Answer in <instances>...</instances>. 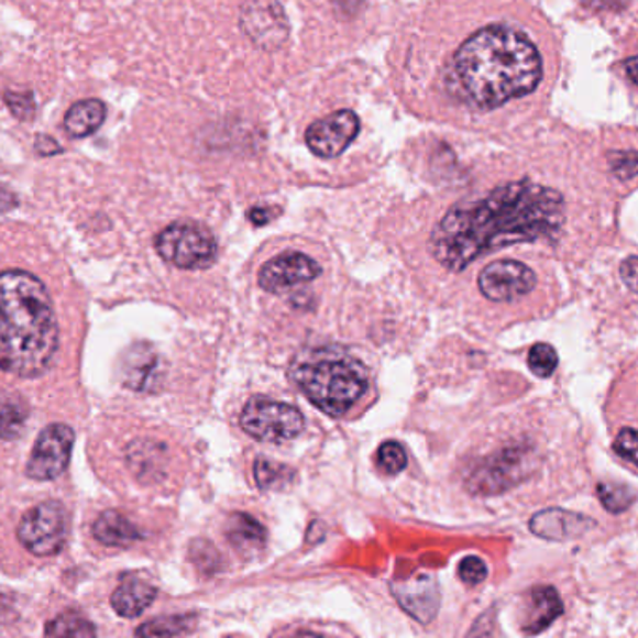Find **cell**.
I'll use <instances>...</instances> for the list:
<instances>
[{
	"instance_id": "obj_1",
	"label": "cell",
	"mask_w": 638,
	"mask_h": 638,
	"mask_svg": "<svg viewBox=\"0 0 638 638\" xmlns=\"http://www.w3.org/2000/svg\"><path fill=\"white\" fill-rule=\"evenodd\" d=\"M564 221V197L559 190L530 179L512 182L480 200L452 206L431 232L430 252L444 270L460 273L490 252L554 240Z\"/></svg>"
},
{
	"instance_id": "obj_2",
	"label": "cell",
	"mask_w": 638,
	"mask_h": 638,
	"mask_svg": "<svg viewBox=\"0 0 638 638\" xmlns=\"http://www.w3.org/2000/svg\"><path fill=\"white\" fill-rule=\"evenodd\" d=\"M541 74L540 53L527 34L492 25L461 44L450 68L449 88L461 101L492 111L535 92Z\"/></svg>"
},
{
	"instance_id": "obj_3",
	"label": "cell",
	"mask_w": 638,
	"mask_h": 638,
	"mask_svg": "<svg viewBox=\"0 0 638 638\" xmlns=\"http://www.w3.org/2000/svg\"><path fill=\"white\" fill-rule=\"evenodd\" d=\"M61 329L45 284L26 271L0 273V370L44 374L55 361Z\"/></svg>"
},
{
	"instance_id": "obj_4",
	"label": "cell",
	"mask_w": 638,
	"mask_h": 638,
	"mask_svg": "<svg viewBox=\"0 0 638 638\" xmlns=\"http://www.w3.org/2000/svg\"><path fill=\"white\" fill-rule=\"evenodd\" d=\"M289 380L329 417H344L369 391V370L350 351L334 345L301 350L292 359Z\"/></svg>"
},
{
	"instance_id": "obj_5",
	"label": "cell",
	"mask_w": 638,
	"mask_h": 638,
	"mask_svg": "<svg viewBox=\"0 0 638 638\" xmlns=\"http://www.w3.org/2000/svg\"><path fill=\"white\" fill-rule=\"evenodd\" d=\"M155 251L179 270H206L216 262L217 240L200 222L178 221L155 238Z\"/></svg>"
},
{
	"instance_id": "obj_6",
	"label": "cell",
	"mask_w": 638,
	"mask_h": 638,
	"mask_svg": "<svg viewBox=\"0 0 638 638\" xmlns=\"http://www.w3.org/2000/svg\"><path fill=\"white\" fill-rule=\"evenodd\" d=\"M241 430L260 442H288L305 430V417L297 407L278 399L252 396L240 415Z\"/></svg>"
},
{
	"instance_id": "obj_7",
	"label": "cell",
	"mask_w": 638,
	"mask_h": 638,
	"mask_svg": "<svg viewBox=\"0 0 638 638\" xmlns=\"http://www.w3.org/2000/svg\"><path fill=\"white\" fill-rule=\"evenodd\" d=\"M18 538L36 557H55L68 540V514L61 503L47 501L29 509L18 527Z\"/></svg>"
},
{
	"instance_id": "obj_8",
	"label": "cell",
	"mask_w": 638,
	"mask_h": 638,
	"mask_svg": "<svg viewBox=\"0 0 638 638\" xmlns=\"http://www.w3.org/2000/svg\"><path fill=\"white\" fill-rule=\"evenodd\" d=\"M532 469V452L522 447L501 450L474 466L466 476L465 487L473 495H498L527 479Z\"/></svg>"
},
{
	"instance_id": "obj_9",
	"label": "cell",
	"mask_w": 638,
	"mask_h": 638,
	"mask_svg": "<svg viewBox=\"0 0 638 638\" xmlns=\"http://www.w3.org/2000/svg\"><path fill=\"white\" fill-rule=\"evenodd\" d=\"M75 433L66 424H51L40 436L26 463L29 479L47 482L68 469L74 450Z\"/></svg>"
},
{
	"instance_id": "obj_10",
	"label": "cell",
	"mask_w": 638,
	"mask_h": 638,
	"mask_svg": "<svg viewBox=\"0 0 638 638\" xmlns=\"http://www.w3.org/2000/svg\"><path fill=\"white\" fill-rule=\"evenodd\" d=\"M241 29L260 50H280L289 36V23L276 0H249L241 8Z\"/></svg>"
},
{
	"instance_id": "obj_11",
	"label": "cell",
	"mask_w": 638,
	"mask_h": 638,
	"mask_svg": "<svg viewBox=\"0 0 638 638\" xmlns=\"http://www.w3.org/2000/svg\"><path fill=\"white\" fill-rule=\"evenodd\" d=\"M536 286L535 271L517 260H497L485 265L479 276V288L485 299L512 302L530 294Z\"/></svg>"
},
{
	"instance_id": "obj_12",
	"label": "cell",
	"mask_w": 638,
	"mask_h": 638,
	"mask_svg": "<svg viewBox=\"0 0 638 638\" xmlns=\"http://www.w3.org/2000/svg\"><path fill=\"white\" fill-rule=\"evenodd\" d=\"M361 131V120L355 112L342 109L310 123L305 141L310 152L321 160H334L344 154Z\"/></svg>"
},
{
	"instance_id": "obj_13",
	"label": "cell",
	"mask_w": 638,
	"mask_h": 638,
	"mask_svg": "<svg viewBox=\"0 0 638 638\" xmlns=\"http://www.w3.org/2000/svg\"><path fill=\"white\" fill-rule=\"evenodd\" d=\"M321 275L318 262L305 252L289 251L265 262L258 273V286L267 294H283L299 284L312 283Z\"/></svg>"
},
{
	"instance_id": "obj_14",
	"label": "cell",
	"mask_w": 638,
	"mask_h": 638,
	"mask_svg": "<svg viewBox=\"0 0 638 638\" xmlns=\"http://www.w3.org/2000/svg\"><path fill=\"white\" fill-rule=\"evenodd\" d=\"M394 597L399 607L404 608L413 620L428 626L436 620L441 607V594L436 579L428 573H420L417 578L393 581L391 584Z\"/></svg>"
},
{
	"instance_id": "obj_15",
	"label": "cell",
	"mask_w": 638,
	"mask_h": 638,
	"mask_svg": "<svg viewBox=\"0 0 638 638\" xmlns=\"http://www.w3.org/2000/svg\"><path fill=\"white\" fill-rule=\"evenodd\" d=\"M594 528V521L568 509L551 508L538 512L530 519V532L543 540L564 541L586 535Z\"/></svg>"
},
{
	"instance_id": "obj_16",
	"label": "cell",
	"mask_w": 638,
	"mask_h": 638,
	"mask_svg": "<svg viewBox=\"0 0 638 638\" xmlns=\"http://www.w3.org/2000/svg\"><path fill=\"white\" fill-rule=\"evenodd\" d=\"M562 613H564V603L560 600L557 590L552 586H540V588L532 590L530 608H528L522 631L525 635H538V632L546 631L552 622L562 616Z\"/></svg>"
},
{
	"instance_id": "obj_17",
	"label": "cell",
	"mask_w": 638,
	"mask_h": 638,
	"mask_svg": "<svg viewBox=\"0 0 638 638\" xmlns=\"http://www.w3.org/2000/svg\"><path fill=\"white\" fill-rule=\"evenodd\" d=\"M92 532L107 547H130L142 540L141 530L117 509L103 512L94 522Z\"/></svg>"
},
{
	"instance_id": "obj_18",
	"label": "cell",
	"mask_w": 638,
	"mask_h": 638,
	"mask_svg": "<svg viewBox=\"0 0 638 638\" xmlns=\"http://www.w3.org/2000/svg\"><path fill=\"white\" fill-rule=\"evenodd\" d=\"M227 540L232 543L235 551L258 552L265 547L267 541V530L264 525L243 512H235L228 517L227 527H224Z\"/></svg>"
},
{
	"instance_id": "obj_19",
	"label": "cell",
	"mask_w": 638,
	"mask_h": 638,
	"mask_svg": "<svg viewBox=\"0 0 638 638\" xmlns=\"http://www.w3.org/2000/svg\"><path fill=\"white\" fill-rule=\"evenodd\" d=\"M157 590L146 581H123L111 595V605L122 618H136L155 602Z\"/></svg>"
},
{
	"instance_id": "obj_20",
	"label": "cell",
	"mask_w": 638,
	"mask_h": 638,
	"mask_svg": "<svg viewBox=\"0 0 638 638\" xmlns=\"http://www.w3.org/2000/svg\"><path fill=\"white\" fill-rule=\"evenodd\" d=\"M166 450L154 441L131 442L128 449V463L136 479L142 482H154L165 473Z\"/></svg>"
},
{
	"instance_id": "obj_21",
	"label": "cell",
	"mask_w": 638,
	"mask_h": 638,
	"mask_svg": "<svg viewBox=\"0 0 638 638\" xmlns=\"http://www.w3.org/2000/svg\"><path fill=\"white\" fill-rule=\"evenodd\" d=\"M107 107L99 99H82L69 107L64 118V130L74 139H85L103 125Z\"/></svg>"
},
{
	"instance_id": "obj_22",
	"label": "cell",
	"mask_w": 638,
	"mask_h": 638,
	"mask_svg": "<svg viewBox=\"0 0 638 638\" xmlns=\"http://www.w3.org/2000/svg\"><path fill=\"white\" fill-rule=\"evenodd\" d=\"M197 614H174V616H161L154 620L142 624L136 629L133 638H178L184 632L190 631L197 626Z\"/></svg>"
},
{
	"instance_id": "obj_23",
	"label": "cell",
	"mask_w": 638,
	"mask_h": 638,
	"mask_svg": "<svg viewBox=\"0 0 638 638\" xmlns=\"http://www.w3.org/2000/svg\"><path fill=\"white\" fill-rule=\"evenodd\" d=\"M45 638H98V632L82 614L68 610L47 622Z\"/></svg>"
},
{
	"instance_id": "obj_24",
	"label": "cell",
	"mask_w": 638,
	"mask_h": 638,
	"mask_svg": "<svg viewBox=\"0 0 638 638\" xmlns=\"http://www.w3.org/2000/svg\"><path fill=\"white\" fill-rule=\"evenodd\" d=\"M157 375V355L150 350L131 351L125 383L135 391H147Z\"/></svg>"
},
{
	"instance_id": "obj_25",
	"label": "cell",
	"mask_w": 638,
	"mask_h": 638,
	"mask_svg": "<svg viewBox=\"0 0 638 638\" xmlns=\"http://www.w3.org/2000/svg\"><path fill=\"white\" fill-rule=\"evenodd\" d=\"M294 469L267 458H256L254 461V480L260 490H280L294 480Z\"/></svg>"
},
{
	"instance_id": "obj_26",
	"label": "cell",
	"mask_w": 638,
	"mask_h": 638,
	"mask_svg": "<svg viewBox=\"0 0 638 638\" xmlns=\"http://www.w3.org/2000/svg\"><path fill=\"white\" fill-rule=\"evenodd\" d=\"M597 495H600V501H602L605 509H608L610 514L626 512L637 498L631 487H627L624 484H614V482H603V484L597 485Z\"/></svg>"
},
{
	"instance_id": "obj_27",
	"label": "cell",
	"mask_w": 638,
	"mask_h": 638,
	"mask_svg": "<svg viewBox=\"0 0 638 638\" xmlns=\"http://www.w3.org/2000/svg\"><path fill=\"white\" fill-rule=\"evenodd\" d=\"M375 461H377L381 473L394 476V474L402 473L407 466L406 450H404V447L399 442L385 441L381 444L380 450H377Z\"/></svg>"
},
{
	"instance_id": "obj_28",
	"label": "cell",
	"mask_w": 638,
	"mask_h": 638,
	"mask_svg": "<svg viewBox=\"0 0 638 638\" xmlns=\"http://www.w3.org/2000/svg\"><path fill=\"white\" fill-rule=\"evenodd\" d=\"M557 366H559V353L552 345L536 344L532 345V350L528 351V369L541 380L551 377Z\"/></svg>"
},
{
	"instance_id": "obj_29",
	"label": "cell",
	"mask_w": 638,
	"mask_h": 638,
	"mask_svg": "<svg viewBox=\"0 0 638 638\" xmlns=\"http://www.w3.org/2000/svg\"><path fill=\"white\" fill-rule=\"evenodd\" d=\"M190 560L206 575L216 573L222 565L221 554L208 540H195L190 543Z\"/></svg>"
},
{
	"instance_id": "obj_30",
	"label": "cell",
	"mask_w": 638,
	"mask_h": 638,
	"mask_svg": "<svg viewBox=\"0 0 638 638\" xmlns=\"http://www.w3.org/2000/svg\"><path fill=\"white\" fill-rule=\"evenodd\" d=\"M26 411L18 404H8L0 409V437L4 441H12L25 430Z\"/></svg>"
},
{
	"instance_id": "obj_31",
	"label": "cell",
	"mask_w": 638,
	"mask_h": 638,
	"mask_svg": "<svg viewBox=\"0 0 638 638\" xmlns=\"http://www.w3.org/2000/svg\"><path fill=\"white\" fill-rule=\"evenodd\" d=\"M4 103H7L13 117L21 120V122H29L36 114V99H34V94L31 90H25V92L8 90V92H4Z\"/></svg>"
},
{
	"instance_id": "obj_32",
	"label": "cell",
	"mask_w": 638,
	"mask_h": 638,
	"mask_svg": "<svg viewBox=\"0 0 638 638\" xmlns=\"http://www.w3.org/2000/svg\"><path fill=\"white\" fill-rule=\"evenodd\" d=\"M608 165L613 168V174L618 179L637 178L638 176V152H613L608 154Z\"/></svg>"
},
{
	"instance_id": "obj_33",
	"label": "cell",
	"mask_w": 638,
	"mask_h": 638,
	"mask_svg": "<svg viewBox=\"0 0 638 638\" xmlns=\"http://www.w3.org/2000/svg\"><path fill=\"white\" fill-rule=\"evenodd\" d=\"M614 452L638 466V431L624 428L614 441Z\"/></svg>"
},
{
	"instance_id": "obj_34",
	"label": "cell",
	"mask_w": 638,
	"mask_h": 638,
	"mask_svg": "<svg viewBox=\"0 0 638 638\" xmlns=\"http://www.w3.org/2000/svg\"><path fill=\"white\" fill-rule=\"evenodd\" d=\"M458 575L469 586H476V584L484 583L485 578H487V565L479 557H466V559L461 560Z\"/></svg>"
},
{
	"instance_id": "obj_35",
	"label": "cell",
	"mask_w": 638,
	"mask_h": 638,
	"mask_svg": "<svg viewBox=\"0 0 638 638\" xmlns=\"http://www.w3.org/2000/svg\"><path fill=\"white\" fill-rule=\"evenodd\" d=\"M493 629H495V610L490 608L487 613L480 616L479 620L474 622L466 638H492Z\"/></svg>"
},
{
	"instance_id": "obj_36",
	"label": "cell",
	"mask_w": 638,
	"mask_h": 638,
	"mask_svg": "<svg viewBox=\"0 0 638 638\" xmlns=\"http://www.w3.org/2000/svg\"><path fill=\"white\" fill-rule=\"evenodd\" d=\"M620 276L627 288L638 294V256H629L622 262Z\"/></svg>"
},
{
	"instance_id": "obj_37",
	"label": "cell",
	"mask_w": 638,
	"mask_h": 638,
	"mask_svg": "<svg viewBox=\"0 0 638 638\" xmlns=\"http://www.w3.org/2000/svg\"><path fill=\"white\" fill-rule=\"evenodd\" d=\"M36 152L40 155H45V157H50V155L61 154L62 147L58 142L50 135H37L36 136Z\"/></svg>"
},
{
	"instance_id": "obj_38",
	"label": "cell",
	"mask_w": 638,
	"mask_h": 638,
	"mask_svg": "<svg viewBox=\"0 0 638 638\" xmlns=\"http://www.w3.org/2000/svg\"><path fill=\"white\" fill-rule=\"evenodd\" d=\"M275 216V209L271 208H252L249 211V219H251L256 227H262V224H267Z\"/></svg>"
},
{
	"instance_id": "obj_39",
	"label": "cell",
	"mask_w": 638,
	"mask_h": 638,
	"mask_svg": "<svg viewBox=\"0 0 638 638\" xmlns=\"http://www.w3.org/2000/svg\"><path fill=\"white\" fill-rule=\"evenodd\" d=\"M13 610L15 608H13L12 597L0 592V624L12 620L13 616H15Z\"/></svg>"
},
{
	"instance_id": "obj_40",
	"label": "cell",
	"mask_w": 638,
	"mask_h": 638,
	"mask_svg": "<svg viewBox=\"0 0 638 638\" xmlns=\"http://www.w3.org/2000/svg\"><path fill=\"white\" fill-rule=\"evenodd\" d=\"M18 206V200H15V195L10 193L7 187H2L0 185V216L2 213H7L10 209L15 208Z\"/></svg>"
},
{
	"instance_id": "obj_41",
	"label": "cell",
	"mask_w": 638,
	"mask_h": 638,
	"mask_svg": "<svg viewBox=\"0 0 638 638\" xmlns=\"http://www.w3.org/2000/svg\"><path fill=\"white\" fill-rule=\"evenodd\" d=\"M626 74L635 85H638V56H632L626 62Z\"/></svg>"
},
{
	"instance_id": "obj_42",
	"label": "cell",
	"mask_w": 638,
	"mask_h": 638,
	"mask_svg": "<svg viewBox=\"0 0 638 638\" xmlns=\"http://www.w3.org/2000/svg\"><path fill=\"white\" fill-rule=\"evenodd\" d=\"M295 638H326V637H323V635H318V632L305 631L299 632V635H297V637Z\"/></svg>"
}]
</instances>
